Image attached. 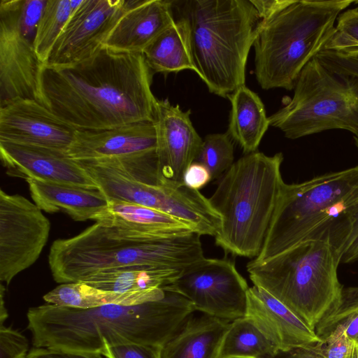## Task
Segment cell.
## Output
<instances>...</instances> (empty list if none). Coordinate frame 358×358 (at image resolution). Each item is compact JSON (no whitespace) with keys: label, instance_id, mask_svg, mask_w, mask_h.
<instances>
[{"label":"cell","instance_id":"27","mask_svg":"<svg viewBox=\"0 0 358 358\" xmlns=\"http://www.w3.org/2000/svg\"><path fill=\"white\" fill-rule=\"evenodd\" d=\"M278 351L254 322L245 316L231 322L218 358H273Z\"/></svg>","mask_w":358,"mask_h":358},{"label":"cell","instance_id":"42","mask_svg":"<svg viewBox=\"0 0 358 358\" xmlns=\"http://www.w3.org/2000/svg\"><path fill=\"white\" fill-rule=\"evenodd\" d=\"M354 140H355V143L357 148H358V136H354Z\"/></svg>","mask_w":358,"mask_h":358},{"label":"cell","instance_id":"41","mask_svg":"<svg viewBox=\"0 0 358 358\" xmlns=\"http://www.w3.org/2000/svg\"><path fill=\"white\" fill-rule=\"evenodd\" d=\"M343 300L358 298V287H349L343 292Z\"/></svg>","mask_w":358,"mask_h":358},{"label":"cell","instance_id":"36","mask_svg":"<svg viewBox=\"0 0 358 358\" xmlns=\"http://www.w3.org/2000/svg\"><path fill=\"white\" fill-rule=\"evenodd\" d=\"M212 181L209 171L202 164L193 162L185 171L183 183L188 187L199 190Z\"/></svg>","mask_w":358,"mask_h":358},{"label":"cell","instance_id":"14","mask_svg":"<svg viewBox=\"0 0 358 358\" xmlns=\"http://www.w3.org/2000/svg\"><path fill=\"white\" fill-rule=\"evenodd\" d=\"M76 131L36 100L17 99L0 107V141L67 152Z\"/></svg>","mask_w":358,"mask_h":358},{"label":"cell","instance_id":"18","mask_svg":"<svg viewBox=\"0 0 358 358\" xmlns=\"http://www.w3.org/2000/svg\"><path fill=\"white\" fill-rule=\"evenodd\" d=\"M156 148L154 122L142 121L103 129L76 130L67 152L78 161L125 156Z\"/></svg>","mask_w":358,"mask_h":358},{"label":"cell","instance_id":"33","mask_svg":"<svg viewBox=\"0 0 358 358\" xmlns=\"http://www.w3.org/2000/svg\"><path fill=\"white\" fill-rule=\"evenodd\" d=\"M161 347L139 343L104 344L100 354L106 358H161Z\"/></svg>","mask_w":358,"mask_h":358},{"label":"cell","instance_id":"43","mask_svg":"<svg viewBox=\"0 0 358 358\" xmlns=\"http://www.w3.org/2000/svg\"><path fill=\"white\" fill-rule=\"evenodd\" d=\"M357 348H358V338L356 340Z\"/></svg>","mask_w":358,"mask_h":358},{"label":"cell","instance_id":"8","mask_svg":"<svg viewBox=\"0 0 358 358\" xmlns=\"http://www.w3.org/2000/svg\"><path fill=\"white\" fill-rule=\"evenodd\" d=\"M341 257L329 243H300L268 260L247 264L254 285L265 289L311 329L343 303L337 268Z\"/></svg>","mask_w":358,"mask_h":358},{"label":"cell","instance_id":"9","mask_svg":"<svg viewBox=\"0 0 358 358\" xmlns=\"http://www.w3.org/2000/svg\"><path fill=\"white\" fill-rule=\"evenodd\" d=\"M289 139L331 129L358 136V76L330 67L315 56L303 69L293 97L268 117Z\"/></svg>","mask_w":358,"mask_h":358},{"label":"cell","instance_id":"38","mask_svg":"<svg viewBox=\"0 0 358 358\" xmlns=\"http://www.w3.org/2000/svg\"><path fill=\"white\" fill-rule=\"evenodd\" d=\"M313 346L306 348H294L287 351H278L273 358H320Z\"/></svg>","mask_w":358,"mask_h":358},{"label":"cell","instance_id":"11","mask_svg":"<svg viewBox=\"0 0 358 358\" xmlns=\"http://www.w3.org/2000/svg\"><path fill=\"white\" fill-rule=\"evenodd\" d=\"M163 288L180 294L203 313L229 321L245 316L249 287L227 257H205Z\"/></svg>","mask_w":358,"mask_h":358},{"label":"cell","instance_id":"20","mask_svg":"<svg viewBox=\"0 0 358 358\" xmlns=\"http://www.w3.org/2000/svg\"><path fill=\"white\" fill-rule=\"evenodd\" d=\"M34 203L48 213L64 212L75 221L94 220L108 200L99 190L33 178L26 180Z\"/></svg>","mask_w":358,"mask_h":358},{"label":"cell","instance_id":"6","mask_svg":"<svg viewBox=\"0 0 358 358\" xmlns=\"http://www.w3.org/2000/svg\"><path fill=\"white\" fill-rule=\"evenodd\" d=\"M283 155H245L219 179L208 199L222 218L216 245L226 254L256 258L261 252L283 183Z\"/></svg>","mask_w":358,"mask_h":358},{"label":"cell","instance_id":"12","mask_svg":"<svg viewBox=\"0 0 358 358\" xmlns=\"http://www.w3.org/2000/svg\"><path fill=\"white\" fill-rule=\"evenodd\" d=\"M50 222L34 203L0 189V280L8 286L33 265L45 246Z\"/></svg>","mask_w":358,"mask_h":358},{"label":"cell","instance_id":"32","mask_svg":"<svg viewBox=\"0 0 358 358\" xmlns=\"http://www.w3.org/2000/svg\"><path fill=\"white\" fill-rule=\"evenodd\" d=\"M338 324L345 328L351 338H358V298L343 300L340 308L322 321L315 331L323 338Z\"/></svg>","mask_w":358,"mask_h":358},{"label":"cell","instance_id":"19","mask_svg":"<svg viewBox=\"0 0 358 358\" xmlns=\"http://www.w3.org/2000/svg\"><path fill=\"white\" fill-rule=\"evenodd\" d=\"M172 1L131 0L103 46L117 52L143 54L175 21Z\"/></svg>","mask_w":358,"mask_h":358},{"label":"cell","instance_id":"31","mask_svg":"<svg viewBox=\"0 0 358 358\" xmlns=\"http://www.w3.org/2000/svg\"><path fill=\"white\" fill-rule=\"evenodd\" d=\"M320 358H358V348L345 328L338 324L313 346Z\"/></svg>","mask_w":358,"mask_h":358},{"label":"cell","instance_id":"28","mask_svg":"<svg viewBox=\"0 0 358 358\" xmlns=\"http://www.w3.org/2000/svg\"><path fill=\"white\" fill-rule=\"evenodd\" d=\"M81 2L82 0H47L35 40L36 51L43 65L70 17Z\"/></svg>","mask_w":358,"mask_h":358},{"label":"cell","instance_id":"7","mask_svg":"<svg viewBox=\"0 0 358 358\" xmlns=\"http://www.w3.org/2000/svg\"><path fill=\"white\" fill-rule=\"evenodd\" d=\"M353 0H294L262 22L255 37V75L259 86L294 90L305 66L331 37L339 15Z\"/></svg>","mask_w":358,"mask_h":358},{"label":"cell","instance_id":"26","mask_svg":"<svg viewBox=\"0 0 358 358\" xmlns=\"http://www.w3.org/2000/svg\"><path fill=\"white\" fill-rule=\"evenodd\" d=\"M182 271L120 268L100 271L83 282L108 291L136 292L163 288L177 278Z\"/></svg>","mask_w":358,"mask_h":358},{"label":"cell","instance_id":"40","mask_svg":"<svg viewBox=\"0 0 358 358\" xmlns=\"http://www.w3.org/2000/svg\"><path fill=\"white\" fill-rule=\"evenodd\" d=\"M4 286L1 284V308H0V325H3V322L6 321V320L8 317V313L6 310V308L4 306V301H3V294L5 291Z\"/></svg>","mask_w":358,"mask_h":358},{"label":"cell","instance_id":"37","mask_svg":"<svg viewBox=\"0 0 358 358\" xmlns=\"http://www.w3.org/2000/svg\"><path fill=\"white\" fill-rule=\"evenodd\" d=\"M294 0H250L262 22H264L291 4Z\"/></svg>","mask_w":358,"mask_h":358},{"label":"cell","instance_id":"24","mask_svg":"<svg viewBox=\"0 0 358 358\" xmlns=\"http://www.w3.org/2000/svg\"><path fill=\"white\" fill-rule=\"evenodd\" d=\"M94 220L156 236H172L195 231L189 224L144 206L108 200V206Z\"/></svg>","mask_w":358,"mask_h":358},{"label":"cell","instance_id":"30","mask_svg":"<svg viewBox=\"0 0 358 358\" xmlns=\"http://www.w3.org/2000/svg\"><path fill=\"white\" fill-rule=\"evenodd\" d=\"M323 50L358 57V6L342 12Z\"/></svg>","mask_w":358,"mask_h":358},{"label":"cell","instance_id":"17","mask_svg":"<svg viewBox=\"0 0 358 358\" xmlns=\"http://www.w3.org/2000/svg\"><path fill=\"white\" fill-rule=\"evenodd\" d=\"M245 317L254 322L279 351L311 348L322 341L315 331L285 305L256 285L248 289Z\"/></svg>","mask_w":358,"mask_h":358},{"label":"cell","instance_id":"35","mask_svg":"<svg viewBox=\"0 0 358 358\" xmlns=\"http://www.w3.org/2000/svg\"><path fill=\"white\" fill-rule=\"evenodd\" d=\"M99 353L34 348L27 358H103Z\"/></svg>","mask_w":358,"mask_h":358},{"label":"cell","instance_id":"39","mask_svg":"<svg viewBox=\"0 0 358 358\" xmlns=\"http://www.w3.org/2000/svg\"><path fill=\"white\" fill-rule=\"evenodd\" d=\"M356 261H358V227L352 236L341 259V262L343 263H350Z\"/></svg>","mask_w":358,"mask_h":358},{"label":"cell","instance_id":"13","mask_svg":"<svg viewBox=\"0 0 358 358\" xmlns=\"http://www.w3.org/2000/svg\"><path fill=\"white\" fill-rule=\"evenodd\" d=\"M131 0H82L55 43L45 65L70 66L94 55L127 10Z\"/></svg>","mask_w":358,"mask_h":358},{"label":"cell","instance_id":"23","mask_svg":"<svg viewBox=\"0 0 358 358\" xmlns=\"http://www.w3.org/2000/svg\"><path fill=\"white\" fill-rule=\"evenodd\" d=\"M227 98L231 103L227 134L245 155L256 152L270 126L262 99L245 85Z\"/></svg>","mask_w":358,"mask_h":358},{"label":"cell","instance_id":"29","mask_svg":"<svg viewBox=\"0 0 358 358\" xmlns=\"http://www.w3.org/2000/svg\"><path fill=\"white\" fill-rule=\"evenodd\" d=\"M234 145L227 133L208 134L194 162L203 165L212 180H219L234 163Z\"/></svg>","mask_w":358,"mask_h":358},{"label":"cell","instance_id":"4","mask_svg":"<svg viewBox=\"0 0 358 358\" xmlns=\"http://www.w3.org/2000/svg\"><path fill=\"white\" fill-rule=\"evenodd\" d=\"M358 227V165L298 184L283 183L259 255L264 262L307 241L326 242L341 259Z\"/></svg>","mask_w":358,"mask_h":358},{"label":"cell","instance_id":"3","mask_svg":"<svg viewBox=\"0 0 358 358\" xmlns=\"http://www.w3.org/2000/svg\"><path fill=\"white\" fill-rule=\"evenodd\" d=\"M200 237L196 231L156 236L96 222L73 237L53 241L48 264L61 284L120 268L182 271L205 258Z\"/></svg>","mask_w":358,"mask_h":358},{"label":"cell","instance_id":"25","mask_svg":"<svg viewBox=\"0 0 358 358\" xmlns=\"http://www.w3.org/2000/svg\"><path fill=\"white\" fill-rule=\"evenodd\" d=\"M143 55L153 73L166 75L186 69L195 72L187 32L179 19L159 34Z\"/></svg>","mask_w":358,"mask_h":358},{"label":"cell","instance_id":"5","mask_svg":"<svg viewBox=\"0 0 358 358\" xmlns=\"http://www.w3.org/2000/svg\"><path fill=\"white\" fill-rule=\"evenodd\" d=\"M185 24L195 73L210 92L227 98L245 85L248 57L260 19L250 0L172 1Z\"/></svg>","mask_w":358,"mask_h":358},{"label":"cell","instance_id":"34","mask_svg":"<svg viewBox=\"0 0 358 358\" xmlns=\"http://www.w3.org/2000/svg\"><path fill=\"white\" fill-rule=\"evenodd\" d=\"M29 343L17 330L4 325L0 327V358H27Z\"/></svg>","mask_w":358,"mask_h":358},{"label":"cell","instance_id":"21","mask_svg":"<svg viewBox=\"0 0 358 358\" xmlns=\"http://www.w3.org/2000/svg\"><path fill=\"white\" fill-rule=\"evenodd\" d=\"M231 321L192 314L162 348L161 358H218Z\"/></svg>","mask_w":358,"mask_h":358},{"label":"cell","instance_id":"22","mask_svg":"<svg viewBox=\"0 0 358 358\" xmlns=\"http://www.w3.org/2000/svg\"><path fill=\"white\" fill-rule=\"evenodd\" d=\"M164 288L116 292L94 287L84 282L63 283L43 296L47 303L79 309L105 305L135 306L162 299Z\"/></svg>","mask_w":358,"mask_h":358},{"label":"cell","instance_id":"15","mask_svg":"<svg viewBox=\"0 0 358 358\" xmlns=\"http://www.w3.org/2000/svg\"><path fill=\"white\" fill-rule=\"evenodd\" d=\"M0 157L6 174L10 177L25 180L33 178L99 190L85 170L66 151L0 141Z\"/></svg>","mask_w":358,"mask_h":358},{"label":"cell","instance_id":"2","mask_svg":"<svg viewBox=\"0 0 358 358\" xmlns=\"http://www.w3.org/2000/svg\"><path fill=\"white\" fill-rule=\"evenodd\" d=\"M164 289L162 299L135 306L79 309L46 303L31 307L27 317L33 346L99 354L106 343L162 348L196 311L185 296Z\"/></svg>","mask_w":358,"mask_h":358},{"label":"cell","instance_id":"16","mask_svg":"<svg viewBox=\"0 0 358 358\" xmlns=\"http://www.w3.org/2000/svg\"><path fill=\"white\" fill-rule=\"evenodd\" d=\"M190 110L166 99H157L154 123L157 133L156 152L161 176L183 183L187 169L194 162L203 140L190 119Z\"/></svg>","mask_w":358,"mask_h":358},{"label":"cell","instance_id":"1","mask_svg":"<svg viewBox=\"0 0 358 358\" xmlns=\"http://www.w3.org/2000/svg\"><path fill=\"white\" fill-rule=\"evenodd\" d=\"M152 73L143 54L103 46L73 65H43L38 101L76 130L154 122Z\"/></svg>","mask_w":358,"mask_h":358},{"label":"cell","instance_id":"10","mask_svg":"<svg viewBox=\"0 0 358 358\" xmlns=\"http://www.w3.org/2000/svg\"><path fill=\"white\" fill-rule=\"evenodd\" d=\"M47 0L0 2V107L17 99L38 101L43 64L35 48Z\"/></svg>","mask_w":358,"mask_h":358}]
</instances>
